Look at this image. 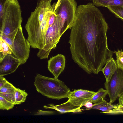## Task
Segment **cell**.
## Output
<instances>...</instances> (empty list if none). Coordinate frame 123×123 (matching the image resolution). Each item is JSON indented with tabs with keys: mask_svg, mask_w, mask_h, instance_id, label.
<instances>
[{
	"mask_svg": "<svg viewBox=\"0 0 123 123\" xmlns=\"http://www.w3.org/2000/svg\"><path fill=\"white\" fill-rule=\"evenodd\" d=\"M108 24L93 3L79 5L69 43L74 62L89 74H97L113 51L108 48Z\"/></svg>",
	"mask_w": 123,
	"mask_h": 123,
	"instance_id": "6da1fadb",
	"label": "cell"
},
{
	"mask_svg": "<svg viewBox=\"0 0 123 123\" xmlns=\"http://www.w3.org/2000/svg\"><path fill=\"white\" fill-rule=\"evenodd\" d=\"M21 7L17 0H6L0 19V34L13 38L20 27L22 18Z\"/></svg>",
	"mask_w": 123,
	"mask_h": 123,
	"instance_id": "7a4b0ae2",
	"label": "cell"
},
{
	"mask_svg": "<svg viewBox=\"0 0 123 123\" xmlns=\"http://www.w3.org/2000/svg\"><path fill=\"white\" fill-rule=\"evenodd\" d=\"M34 84L38 92L49 98L60 100L68 98L70 90L62 81L37 74Z\"/></svg>",
	"mask_w": 123,
	"mask_h": 123,
	"instance_id": "3957f363",
	"label": "cell"
},
{
	"mask_svg": "<svg viewBox=\"0 0 123 123\" xmlns=\"http://www.w3.org/2000/svg\"><path fill=\"white\" fill-rule=\"evenodd\" d=\"M77 6L75 0H58L55 3L54 11L61 20L62 36L73 26L77 8Z\"/></svg>",
	"mask_w": 123,
	"mask_h": 123,
	"instance_id": "277c9868",
	"label": "cell"
},
{
	"mask_svg": "<svg viewBox=\"0 0 123 123\" xmlns=\"http://www.w3.org/2000/svg\"><path fill=\"white\" fill-rule=\"evenodd\" d=\"M0 36L9 45L14 56L22 61L24 64L25 63L29 57L31 46L24 36L22 26L18 29L13 38L1 34Z\"/></svg>",
	"mask_w": 123,
	"mask_h": 123,
	"instance_id": "5b68a950",
	"label": "cell"
},
{
	"mask_svg": "<svg viewBox=\"0 0 123 123\" xmlns=\"http://www.w3.org/2000/svg\"><path fill=\"white\" fill-rule=\"evenodd\" d=\"M52 0H43L37 4L34 11L31 13L25 28L27 32V39L31 42L40 27L51 5Z\"/></svg>",
	"mask_w": 123,
	"mask_h": 123,
	"instance_id": "8992f818",
	"label": "cell"
},
{
	"mask_svg": "<svg viewBox=\"0 0 123 123\" xmlns=\"http://www.w3.org/2000/svg\"><path fill=\"white\" fill-rule=\"evenodd\" d=\"M110 99L113 103L123 94V71L118 68L110 80L104 83Z\"/></svg>",
	"mask_w": 123,
	"mask_h": 123,
	"instance_id": "52a82bcc",
	"label": "cell"
},
{
	"mask_svg": "<svg viewBox=\"0 0 123 123\" xmlns=\"http://www.w3.org/2000/svg\"><path fill=\"white\" fill-rule=\"evenodd\" d=\"M23 62L14 56L8 54L0 61V76H4L14 72Z\"/></svg>",
	"mask_w": 123,
	"mask_h": 123,
	"instance_id": "ba28073f",
	"label": "cell"
},
{
	"mask_svg": "<svg viewBox=\"0 0 123 123\" xmlns=\"http://www.w3.org/2000/svg\"><path fill=\"white\" fill-rule=\"evenodd\" d=\"M96 92L81 89L74 90L70 91L68 98L75 105L81 107L86 104Z\"/></svg>",
	"mask_w": 123,
	"mask_h": 123,
	"instance_id": "9c48e42d",
	"label": "cell"
},
{
	"mask_svg": "<svg viewBox=\"0 0 123 123\" xmlns=\"http://www.w3.org/2000/svg\"><path fill=\"white\" fill-rule=\"evenodd\" d=\"M65 60V57L63 55L58 54L48 61V69L54 77L58 78L64 69Z\"/></svg>",
	"mask_w": 123,
	"mask_h": 123,
	"instance_id": "30bf717a",
	"label": "cell"
},
{
	"mask_svg": "<svg viewBox=\"0 0 123 123\" xmlns=\"http://www.w3.org/2000/svg\"><path fill=\"white\" fill-rule=\"evenodd\" d=\"M44 105L43 107L46 109H55L62 114L68 112H81L83 109H81V107L75 105L68 100L63 103L58 105H55L53 104Z\"/></svg>",
	"mask_w": 123,
	"mask_h": 123,
	"instance_id": "8fae6325",
	"label": "cell"
},
{
	"mask_svg": "<svg viewBox=\"0 0 123 123\" xmlns=\"http://www.w3.org/2000/svg\"><path fill=\"white\" fill-rule=\"evenodd\" d=\"M16 87L8 81L0 88V96L14 104Z\"/></svg>",
	"mask_w": 123,
	"mask_h": 123,
	"instance_id": "7c38bea8",
	"label": "cell"
},
{
	"mask_svg": "<svg viewBox=\"0 0 123 123\" xmlns=\"http://www.w3.org/2000/svg\"><path fill=\"white\" fill-rule=\"evenodd\" d=\"M117 68L116 60L112 57L110 58L101 70L105 78L106 81L108 82L110 80Z\"/></svg>",
	"mask_w": 123,
	"mask_h": 123,
	"instance_id": "4fadbf2b",
	"label": "cell"
},
{
	"mask_svg": "<svg viewBox=\"0 0 123 123\" xmlns=\"http://www.w3.org/2000/svg\"><path fill=\"white\" fill-rule=\"evenodd\" d=\"M114 105L109 102H108L103 99L100 102L94 104L90 107L83 109V110L96 109L101 110L103 112H106L113 109Z\"/></svg>",
	"mask_w": 123,
	"mask_h": 123,
	"instance_id": "5bb4252c",
	"label": "cell"
},
{
	"mask_svg": "<svg viewBox=\"0 0 123 123\" xmlns=\"http://www.w3.org/2000/svg\"><path fill=\"white\" fill-rule=\"evenodd\" d=\"M92 2L95 6L97 7H123V0H94L92 1Z\"/></svg>",
	"mask_w": 123,
	"mask_h": 123,
	"instance_id": "9a60e30c",
	"label": "cell"
},
{
	"mask_svg": "<svg viewBox=\"0 0 123 123\" xmlns=\"http://www.w3.org/2000/svg\"><path fill=\"white\" fill-rule=\"evenodd\" d=\"M107 94L108 92L106 89L100 88L96 92L92 97L87 102L86 104L88 103L94 104L100 102L104 99Z\"/></svg>",
	"mask_w": 123,
	"mask_h": 123,
	"instance_id": "2e32d148",
	"label": "cell"
},
{
	"mask_svg": "<svg viewBox=\"0 0 123 123\" xmlns=\"http://www.w3.org/2000/svg\"><path fill=\"white\" fill-rule=\"evenodd\" d=\"M28 94L25 90H23L16 88L15 91V102L14 104H20L25 102Z\"/></svg>",
	"mask_w": 123,
	"mask_h": 123,
	"instance_id": "e0dca14e",
	"label": "cell"
},
{
	"mask_svg": "<svg viewBox=\"0 0 123 123\" xmlns=\"http://www.w3.org/2000/svg\"><path fill=\"white\" fill-rule=\"evenodd\" d=\"M0 61L8 54H12V51L7 43L0 37Z\"/></svg>",
	"mask_w": 123,
	"mask_h": 123,
	"instance_id": "ac0fdd59",
	"label": "cell"
},
{
	"mask_svg": "<svg viewBox=\"0 0 123 123\" xmlns=\"http://www.w3.org/2000/svg\"><path fill=\"white\" fill-rule=\"evenodd\" d=\"M107 8L117 17L123 20V7L119 6H110Z\"/></svg>",
	"mask_w": 123,
	"mask_h": 123,
	"instance_id": "d6986e66",
	"label": "cell"
},
{
	"mask_svg": "<svg viewBox=\"0 0 123 123\" xmlns=\"http://www.w3.org/2000/svg\"><path fill=\"white\" fill-rule=\"evenodd\" d=\"M113 52L116 55V61L118 68L123 71V51L118 50Z\"/></svg>",
	"mask_w": 123,
	"mask_h": 123,
	"instance_id": "ffe728a7",
	"label": "cell"
},
{
	"mask_svg": "<svg viewBox=\"0 0 123 123\" xmlns=\"http://www.w3.org/2000/svg\"><path fill=\"white\" fill-rule=\"evenodd\" d=\"M15 105L0 96V109L1 110H9L12 109Z\"/></svg>",
	"mask_w": 123,
	"mask_h": 123,
	"instance_id": "44dd1931",
	"label": "cell"
},
{
	"mask_svg": "<svg viewBox=\"0 0 123 123\" xmlns=\"http://www.w3.org/2000/svg\"><path fill=\"white\" fill-rule=\"evenodd\" d=\"M101 113L111 115L123 114V105L118 104L115 105L113 109L107 112H102Z\"/></svg>",
	"mask_w": 123,
	"mask_h": 123,
	"instance_id": "7402d4cb",
	"label": "cell"
},
{
	"mask_svg": "<svg viewBox=\"0 0 123 123\" xmlns=\"http://www.w3.org/2000/svg\"><path fill=\"white\" fill-rule=\"evenodd\" d=\"M55 112L53 111H43L38 110L37 112L33 114L34 115H49L54 114Z\"/></svg>",
	"mask_w": 123,
	"mask_h": 123,
	"instance_id": "603a6c76",
	"label": "cell"
},
{
	"mask_svg": "<svg viewBox=\"0 0 123 123\" xmlns=\"http://www.w3.org/2000/svg\"><path fill=\"white\" fill-rule=\"evenodd\" d=\"M54 10L49 18L48 23V27L54 23L56 18L57 15L55 12Z\"/></svg>",
	"mask_w": 123,
	"mask_h": 123,
	"instance_id": "cb8c5ba5",
	"label": "cell"
},
{
	"mask_svg": "<svg viewBox=\"0 0 123 123\" xmlns=\"http://www.w3.org/2000/svg\"><path fill=\"white\" fill-rule=\"evenodd\" d=\"M6 0H0V18L1 19L2 16L3 7L5 3Z\"/></svg>",
	"mask_w": 123,
	"mask_h": 123,
	"instance_id": "d4e9b609",
	"label": "cell"
},
{
	"mask_svg": "<svg viewBox=\"0 0 123 123\" xmlns=\"http://www.w3.org/2000/svg\"><path fill=\"white\" fill-rule=\"evenodd\" d=\"M7 81L3 76H0V88L5 85Z\"/></svg>",
	"mask_w": 123,
	"mask_h": 123,
	"instance_id": "484cf974",
	"label": "cell"
},
{
	"mask_svg": "<svg viewBox=\"0 0 123 123\" xmlns=\"http://www.w3.org/2000/svg\"><path fill=\"white\" fill-rule=\"evenodd\" d=\"M118 104L123 105V94L119 97Z\"/></svg>",
	"mask_w": 123,
	"mask_h": 123,
	"instance_id": "4316f807",
	"label": "cell"
},
{
	"mask_svg": "<svg viewBox=\"0 0 123 123\" xmlns=\"http://www.w3.org/2000/svg\"><path fill=\"white\" fill-rule=\"evenodd\" d=\"M43 0H37V4H38L41 1H42Z\"/></svg>",
	"mask_w": 123,
	"mask_h": 123,
	"instance_id": "83f0119b",
	"label": "cell"
},
{
	"mask_svg": "<svg viewBox=\"0 0 123 123\" xmlns=\"http://www.w3.org/2000/svg\"><path fill=\"white\" fill-rule=\"evenodd\" d=\"M92 0V1H93V0Z\"/></svg>",
	"mask_w": 123,
	"mask_h": 123,
	"instance_id": "f1b7e54d",
	"label": "cell"
}]
</instances>
